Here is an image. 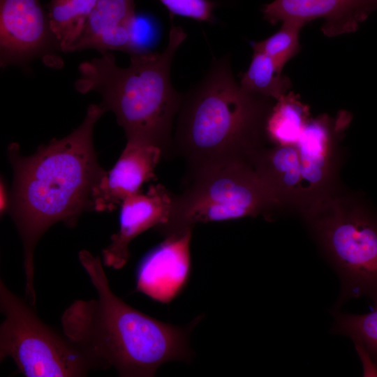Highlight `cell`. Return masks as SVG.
<instances>
[{"instance_id":"cell-14","label":"cell","mask_w":377,"mask_h":377,"mask_svg":"<svg viewBox=\"0 0 377 377\" xmlns=\"http://www.w3.org/2000/svg\"><path fill=\"white\" fill-rule=\"evenodd\" d=\"M134 0H97L79 36L68 52L94 49L129 54L138 52L134 43L136 22Z\"/></svg>"},{"instance_id":"cell-3","label":"cell","mask_w":377,"mask_h":377,"mask_svg":"<svg viewBox=\"0 0 377 377\" xmlns=\"http://www.w3.org/2000/svg\"><path fill=\"white\" fill-rule=\"evenodd\" d=\"M275 101L242 88L228 54L214 59L203 78L183 94L171 154L184 158L188 177L250 159L266 146V121Z\"/></svg>"},{"instance_id":"cell-10","label":"cell","mask_w":377,"mask_h":377,"mask_svg":"<svg viewBox=\"0 0 377 377\" xmlns=\"http://www.w3.org/2000/svg\"><path fill=\"white\" fill-rule=\"evenodd\" d=\"M192 230L165 237L138 265L135 290L153 300L167 304L187 284L191 272Z\"/></svg>"},{"instance_id":"cell-13","label":"cell","mask_w":377,"mask_h":377,"mask_svg":"<svg viewBox=\"0 0 377 377\" xmlns=\"http://www.w3.org/2000/svg\"><path fill=\"white\" fill-rule=\"evenodd\" d=\"M376 9L377 0H274L262 12L272 24L285 21L305 24L322 18L321 31L333 37L357 31Z\"/></svg>"},{"instance_id":"cell-9","label":"cell","mask_w":377,"mask_h":377,"mask_svg":"<svg viewBox=\"0 0 377 377\" xmlns=\"http://www.w3.org/2000/svg\"><path fill=\"white\" fill-rule=\"evenodd\" d=\"M350 119L346 112L336 119L326 114L311 118L294 144L299 157L302 210L337 190L334 183L340 163L339 142Z\"/></svg>"},{"instance_id":"cell-6","label":"cell","mask_w":377,"mask_h":377,"mask_svg":"<svg viewBox=\"0 0 377 377\" xmlns=\"http://www.w3.org/2000/svg\"><path fill=\"white\" fill-rule=\"evenodd\" d=\"M188 177L180 194L172 196L168 219L156 229L165 237L192 230L198 223L263 215L281 211L250 159L234 161Z\"/></svg>"},{"instance_id":"cell-12","label":"cell","mask_w":377,"mask_h":377,"mask_svg":"<svg viewBox=\"0 0 377 377\" xmlns=\"http://www.w3.org/2000/svg\"><path fill=\"white\" fill-rule=\"evenodd\" d=\"M162 158L163 153L156 146L126 141L114 166L94 188L93 210L112 212L124 199L141 192L144 184L156 178V168Z\"/></svg>"},{"instance_id":"cell-7","label":"cell","mask_w":377,"mask_h":377,"mask_svg":"<svg viewBox=\"0 0 377 377\" xmlns=\"http://www.w3.org/2000/svg\"><path fill=\"white\" fill-rule=\"evenodd\" d=\"M29 302L0 280V360L11 358L26 377L85 376L101 369L64 334L44 323Z\"/></svg>"},{"instance_id":"cell-20","label":"cell","mask_w":377,"mask_h":377,"mask_svg":"<svg viewBox=\"0 0 377 377\" xmlns=\"http://www.w3.org/2000/svg\"><path fill=\"white\" fill-rule=\"evenodd\" d=\"M170 12L198 22H212L217 3L212 0H158Z\"/></svg>"},{"instance_id":"cell-4","label":"cell","mask_w":377,"mask_h":377,"mask_svg":"<svg viewBox=\"0 0 377 377\" xmlns=\"http://www.w3.org/2000/svg\"><path fill=\"white\" fill-rule=\"evenodd\" d=\"M186 38L172 22L166 47L161 52L130 54V64L120 67L109 52L82 62L75 89L81 94L98 93L99 104L112 112L126 140L159 147L171 155L174 123L183 94L172 86L170 70L174 56Z\"/></svg>"},{"instance_id":"cell-21","label":"cell","mask_w":377,"mask_h":377,"mask_svg":"<svg viewBox=\"0 0 377 377\" xmlns=\"http://www.w3.org/2000/svg\"><path fill=\"white\" fill-rule=\"evenodd\" d=\"M66 1H68V0H51V1H53V2H64Z\"/></svg>"},{"instance_id":"cell-16","label":"cell","mask_w":377,"mask_h":377,"mask_svg":"<svg viewBox=\"0 0 377 377\" xmlns=\"http://www.w3.org/2000/svg\"><path fill=\"white\" fill-rule=\"evenodd\" d=\"M332 331L349 337L362 359L364 372L377 374V301L371 311L363 314L333 312Z\"/></svg>"},{"instance_id":"cell-5","label":"cell","mask_w":377,"mask_h":377,"mask_svg":"<svg viewBox=\"0 0 377 377\" xmlns=\"http://www.w3.org/2000/svg\"><path fill=\"white\" fill-rule=\"evenodd\" d=\"M341 282L335 309L353 298L377 301V211L360 195L338 190L300 213Z\"/></svg>"},{"instance_id":"cell-18","label":"cell","mask_w":377,"mask_h":377,"mask_svg":"<svg viewBox=\"0 0 377 377\" xmlns=\"http://www.w3.org/2000/svg\"><path fill=\"white\" fill-rule=\"evenodd\" d=\"M276 63L267 54L253 50L249 66L241 76L244 90L275 101L288 92L290 79L281 74Z\"/></svg>"},{"instance_id":"cell-11","label":"cell","mask_w":377,"mask_h":377,"mask_svg":"<svg viewBox=\"0 0 377 377\" xmlns=\"http://www.w3.org/2000/svg\"><path fill=\"white\" fill-rule=\"evenodd\" d=\"M173 194L161 184L151 185L146 193L128 196L121 202L119 230L110 237V243L102 251L106 267L122 268L129 258L128 246L136 237L151 228L165 223L168 219Z\"/></svg>"},{"instance_id":"cell-15","label":"cell","mask_w":377,"mask_h":377,"mask_svg":"<svg viewBox=\"0 0 377 377\" xmlns=\"http://www.w3.org/2000/svg\"><path fill=\"white\" fill-rule=\"evenodd\" d=\"M311 118L309 106L298 95L288 91L275 101L267 117V142L272 145L295 144Z\"/></svg>"},{"instance_id":"cell-2","label":"cell","mask_w":377,"mask_h":377,"mask_svg":"<svg viewBox=\"0 0 377 377\" xmlns=\"http://www.w3.org/2000/svg\"><path fill=\"white\" fill-rule=\"evenodd\" d=\"M78 258L97 297L72 302L61 323L64 334L101 369L113 367L124 377H151L164 363L192 358L188 337L200 317L185 327L150 317L113 293L101 257L82 250Z\"/></svg>"},{"instance_id":"cell-19","label":"cell","mask_w":377,"mask_h":377,"mask_svg":"<svg viewBox=\"0 0 377 377\" xmlns=\"http://www.w3.org/2000/svg\"><path fill=\"white\" fill-rule=\"evenodd\" d=\"M304 26L297 22H282L281 28L275 34L265 40L253 43V50L269 56L283 70L286 64L300 50V34Z\"/></svg>"},{"instance_id":"cell-1","label":"cell","mask_w":377,"mask_h":377,"mask_svg":"<svg viewBox=\"0 0 377 377\" xmlns=\"http://www.w3.org/2000/svg\"><path fill=\"white\" fill-rule=\"evenodd\" d=\"M105 112L91 104L77 128L30 156H22L17 143L8 147L13 170L8 212L23 244L25 294L31 306L36 302L34 257L40 238L58 222L75 227L84 212L93 210L94 188L106 172L98 162L93 134Z\"/></svg>"},{"instance_id":"cell-8","label":"cell","mask_w":377,"mask_h":377,"mask_svg":"<svg viewBox=\"0 0 377 377\" xmlns=\"http://www.w3.org/2000/svg\"><path fill=\"white\" fill-rule=\"evenodd\" d=\"M48 14L39 0H0V64H24L41 59L47 66L62 65Z\"/></svg>"},{"instance_id":"cell-17","label":"cell","mask_w":377,"mask_h":377,"mask_svg":"<svg viewBox=\"0 0 377 377\" xmlns=\"http://www.w3.org/2000/svg\"><path fill=\"white\" fill-rule=\"evenodd\" d=\"M97 0L50 1L48 17L52 31L62 52L68 51L81 33Z\"/></svg>"}]
</instances>
